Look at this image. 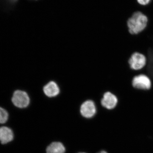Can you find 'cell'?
I'll use <instances>...</instances> for the list:
<instances>
[{
    "label": "cell",
    "mask_w": 153,
    "mask_h": 153,
    "mask_svg": "<svg viewBox=\"0 0 153 153\" xmlns=\"http://www.w3.org/2000/svg\"><path fill=\"white\" fill-rule=\"evenodd\" d=\"M132 85L134 88L138 90H149L152 88V80L146 74H140L134 76L132 80Z\"/></svg>",
    "instance_id": "cell-4"
},
{
    "label": "cell",
    "mask_w": 153,
    "mask_h": 153,
    "mask_svg": "<svg viewBox=\"0 0 153 153\" xmlns=\"http://www.w3.org/2000/svg\"><path fill=\"white\" fill-rule=\"evenodd\" d=\"M128 64L132 70L139 71L146 66L147 57L143 54L138 52L133 53L128 60Z\"/></svg>",
    "instance_id": "cell-3"
},
{
    "label": "cell",
    "mask_w": 153,
    "mask_h": 153,
    "mask_svg": "<svg viewBox=\"0 0 153 153\" xmlns=\"http://www.w3.org/2000/svg\"><path fill=\"white\" fill-rule=\"evenodd\" d=\"M118 102L117 97L110 91L104 93L100 101L102 106L108 110L114 109L117 107Z\"/></svg>",
    "instance_id": "cell-5"
},
{
    "label": "cell",
    "mask_w": 153,
    "mask_h": 153,
    "mask_svg": "<svg viewBox=\"0 0 153 153\" xmlns=\"http://www.w3.org/2000/svg\"><path fill=\"white\" fill-rule=\"evenodd\" d=\"M43 92L49 98L55 97L60 93V88L57 83L54 81L47 82L43 87Z\"/></svg>",
    "instance_id": "cell-8"
},
{
    "label": "cell",
    "mask_w": 153,
    "mask_h": 153,
    "mask_svg": "<svg viewBox=\"0 0 153 153\" xmlns=\"http://www.w3.org/2000/svg\"><path fill=\"white\" fill-rule=\"evenodd\" d=\"M97 112L95 102L92 100H87L83 102L80 107V113L83 117L91 118Z\"/></svg>",
    "instance_id": "cell-7"
},
{
    "label": "cell",
    "mask_w": 153,
    "mask_h": 153,
    "mask_svg": "<svg viewBox=\"0 0 153 153\" xmlns=\"http://www.w3.org/2000/svg\"><path fill=\"white\" fill-rule=\"evenodd\" d=\"M98 153H108L106 151H100V152H99Z\"/></svg>",
    "instance_id": "cell-13"
},
{
    "label": "cell",
    "mask_w": 153,
    "mask_h": 153,
    "mask_svg": "<svg viewBox=\"0 0 153 153\" xmlns=\"http://www.w3.org/2000/svg\"><path fill=\"white\" fill-rule=\"evenodd\" d=\"M11 101L13 106L19 109H24L29 106L30 97L29 93L22 89H17L13 92Z\"/></svg>",
    "instance_id": "cell-2"
},
{
    "label": "cell",
    "mask_w": 153,
    "mask_h": 153,
    "mask_svg": "<svg viewBox=\"0 0 153 153\" xmlns=\"http://www.w3.org/2000/svg\"><path fill=\"white\" fill-rule=\"evenodd\" d=\"M5 1L10 4H14V3L16 2L18 0H5Z\"/></svg>",
    "instance_id": "cell-12"
},
{
    "label": "cell",
    "mask_w": 153,
    "mask_h": 153,
    "mask_svg": "<svg viewBox=\"0 0 153 153\" xmlns=\"http://www.w3.org/2000/svg\"></svg>",
    "instance_id": "cell-14"
},
{
    "label": "cell",
    "mask_w": 153,
    "mask_h": 153,
    "mask_svg": "<svg viewBox=\"0 0 153 153\" xmlns=\"http://www.w3.org/2000/svg\"><path fill=\"white\" fill-rule=\"evenodd\" d=\"M149 23L146 15L140 11L133 13L128 19L127 25L129 32L133 35L141 33L146 30Z\"/></svg>",
    "instance_id": "cell-1"
},
{
    "label": "cell",
    "mask_w": 153,
    "mask_h": 153,
    "mask_svg": "<svg viewBox=\"0 0 153 153\" xmlns=\"http://www.w3.org/2000/svg\"><path fill=\"white\" fill-rule=\"evenodd\" d=\"M10 118V112L7 108L0 105V125L7 123Z\"/></svg>",
    "instance_id": "cell-10"
},
{
    "label": "cell",
    "mask_w": 153,
    "mask_h": 153,
    "mask_svg": "<svg viewBox=\"0 0 153 153\" xmlns=\"http://www.w3.org/2000/svg\"><path fill=\"white\" fill-rule=\"evenodd\" d=\"M15 134L13 129L7 126H0V144L7 146L14 140Z\"/></svg>",
    "instance_id": "cell-6"
},
{
    "label": "cell",
    "mask_w": 153,
    "mask_h": 153,
    "mask_svg": "<svg viewBox=\"0 0 153 153\" xmlns=\"http://www.w3.org/2000/svg\"><path fill=\"white\" fill-rule=\"evenodd\" d=\"M151 0H137L138 2L142 5H146L150 2Z\"/></svg>",
    "instance_id": "cell-11"
},
{
    "label": "cell",
    "mask_w": 153,
    "mask_h": 153,
    "mask_svg": "<svg viewBox=\"0 0 153 153\" xmlns=\"http://www.w3.org/2000/svg\"><path fill=\"white\" fill-rule=\"evenodd\" d=\"M66 149L64 145L60 142H53L47 147V153H64Z\"/></svg>",
    "instance_id": "cell-9"
}]
</instances>
